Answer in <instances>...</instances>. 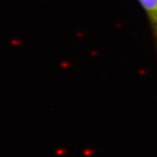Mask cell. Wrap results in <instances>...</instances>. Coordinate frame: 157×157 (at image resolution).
I'll list each match as a JSON object with an SVG mask.
<instances>
[{"mask_svg": "<svg viewBox=\"0 0 157 157\" xmlns=\"http://www.w3.org/2000/svg\"><path fill=\"white\" fill-rule=\"evenodd\" d=\"M146 17L153 40L157 49V0H136Z\"/></svg>", "mask_w": 157, "mask_h": 157, "instance_id": "obj_1", "label": "cell"}]
</instances>
